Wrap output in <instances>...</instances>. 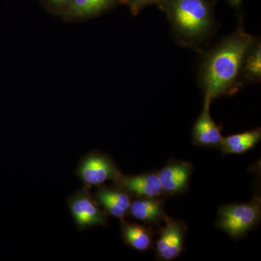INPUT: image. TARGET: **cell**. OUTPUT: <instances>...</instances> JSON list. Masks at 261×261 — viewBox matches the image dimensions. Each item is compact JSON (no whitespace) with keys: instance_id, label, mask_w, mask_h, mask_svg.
I'll use <instances>...</instances> for the list:
<instances>
[{"instance_id":"cell-1","label":"cell","mask_w":261,"mask_h":261,"mask_svg":"<svg viewBox=\"0 0 261 261\" xmlns=\"http://www.w3.org/2000/svg\"><path fill=\"white\" fill-rule=\"evenodd\" d=\"M255 42V38L240 29L207 55L200 75L205 100L211 102L236 92L245 57Z\"/></svg>"},{"instance_id":"cell-2","label":"cell","mask_w":261,"mask_h":261,"mask_svg":"<svg viewBox=\"0 0 261 261\" xmlns=\"http://www.w3.org/2000/svg\"><path fill=\"white\" fill-rule=\"evenodd\" d=\"M159 4L176 35L185 42H200L212 30V5L207 0H161Z\"/></svg>"},{"instance_id":"cell-3","label":"cell","mask_w":261,"mask_h":261,"mask_svg":"<svg viewBox=\"0 0 261 261\" xmlns=\"http://www.w3.org/2000/svg\"><path fill=\"white\" fill-rule=\"evenodd\" d=\"M261 199L254 196L246 203L223 205L218 212L216 226L232 239L241 238L260 223Z\"/></svg>"},{"instance_id":"cell-4","label":"cell","mask_w":261,"mask_h":261,"mask_svg":"<svg viewBox=\"0 0 261 261\" xmlns=\"http://www.w3.org/2000/svg\"><path fill=\"white\" fill-rule=\"evenodd\" d=\"M76 174L88 188L101 186L108 181L116 184L122 176L113 160L108 154L99 152L86 154L81 160Z\"/></svg>"},{"instance_id":"cell-5","label":"cell","mask_w":261,"mask_h":261,"mask_svg":"<svg viewBox=\"0 0 261 261\" xmlns=\"http://www.w3.org/2000/svg\"><path fill=\"white\" fill-rule=\"evenodd\" d=\"M67 203L79 231L94 226H107L108 214L100 208L88 187H84L73 193Z\"/></svg>"},{"instance_id":"cell-6","label":"cell","mask_w":261,"mask_h":261,"mask_svg":"<svg viewBox=\"0 0 261 261\" xmlns=\"http://www.w3.org/2000/svg\"><path fill=\"white\" fill-rule=\"evenodd\" d=\"M163 222L165 225L160 226V238L156 242V256L160 260H174L185 250L187 227L181 220L167 216Z\"/></svg>"},{"instance_id":"cell-7","label":"cell","mask_w":261,"mask_h":261,"mask_svg":"<svg viewBox=\"0 0 261 261\" xmlns=\"http://www.w3.org/2000/svg\"><path fill=\"white\" fill-rule=\"evenodd\" d=\"M193 166L190 162L173 160L159 171L163 195H175L188 190Z\"/></svg>"},{"instance_id":"cell-8","label":"cell","mask_w":261,"mask_h":261,"mask_svg":"<svg viewBox=\"0 0 261 261\" xmlns=\"http://www.w3.org/2000/svg\"><path fill=\"white\" fill-rule=\"evenodd\" d=\"M94 198L108 215L120 220L126 217L132 202L129 194L118 185L98 187Z\"/></svg>"},{"instance_id":"cell-9","label":"cell","mask_w":261,"mask_h":261,"mask_svg":"<svg viewBox=\"0 0 261 261\" xmlns=\"http://www.w3.org/2000/svg\"><path fill=\"white\" fill-rule=\"evenodd\" d=\"M116 185L137 198H154L163 195L158 172L145 173L135 176L122 174Z\"/></svg>"},{"instance_id":"cell-10","label":"cell","mask_w":261,"mask_h":261,"mask_svg":"<svg viewBox=\"0 0 261 261\" xmlns=\"http://www.w3.org/2000/svg\"><path fill=\"white\" fill-rule=\"evenodd\" d=\"M211 103L207 100L204 102L203 109L192 130V143L202 147L219 148L223 136L221 128L211 116Z\"/></svg>"},{"instance_id":"cell-11","label":"cell","mask_w":261,"mask_h":261,"mask_svg":"<svg viewBox=\"0 0 261 261\" xmlns=\"http://www.w3.org/2000/svg\"><path fill=\"white\" fill-rule=\"evenodd\" d=\"M128 214L133 219L146 225L158 224L166 218L164 202L159 197L137 198L130 202Z\"/></svg>"},{"instance_id":"cell-12","label":"cell","mask_w":261,"mask_h":261,"mask_svg":"<svg viewBox=\"0 0 261 261\" xmlns=\"http://www.w3.org/2000/svg\"><path fill=\"white\" fill-rule=\"evenodd\" d=\"M121 236L127 246L138 251H146L152 246L154 232L152 228L145 225L129 223L121 220Z\"/></svg>"},{"instance_id":"cell-13","label":"cell","mask_w":261,"mask_h":261,"mask_svg":"<svg viewBox=\"0 0 261 261\" xmlns=\"http://www.w3.org/2000/svg\"><path fill=\"white\" fill-rule=\"evenodd\" d=\"M261 140L260 128L223 137L219 148L224 154H240L255 147Z\"/></svg>"},{"instance_id":"cell-14","label":"cell","mask_w":261,"mask_h":261,"mask_svg":"<svg viewBox=\"0 0 261 261\" xmlns=\"http://www.w3.org/2000/svg\"><path fill=\"white\" fill-rule=\"evenodd\" d=\"M242 73L247 80L260 81L261 78V46L260 42H255L250 48L245 61Z\"/></svg>"},{"instance_id":"cell-15","label":"cell","mask_w":261,"mask_h":261,"mask_svg":"<svg viewBox=\"0 0 261 261\" xmlns=\"http://www.w3.org/2000/svg\"><path fill=\"white\" fill-rule=\"evenodd\" d=\"M113 0H72L73 12L79 15L99 13L107 8Z\"/></svg>"},{"instance_id":"cell-16","label":"cell","mask_w":261,"mask_h":261,"mask_svg":"<svg viewBox=\"0 0 261 261\" xmlns=\"http://www.w3.org/2000/svg\"><path fill=\"white\" fill-rule=\"evenodd\" d=\"M130 1L132 2L134 8L137 12L141 8L147 6V5L156 4V3L159 4L161 0H130Z\"/></svg>"},{"instance_id":"cell-17","label":"cell","mask_w":261,"mask_h":261,"mask_svg":"<svg viewBox=\"0 0 261 261\" xmlns=\"http://www.w3.org/2000/svg\"><path fill=\"white\" fill-rule=\"evenodd\" d=\"M226 1L228 2V3H230L234 8H239L243 0H226Z\"/></svg>"},{"instance_id":"cell-18","label":"cell","mask_w":261,"mask_h":261,"mask_svg":"<svg viewBox=\"0 0 261 261\" xmlns=\"http://www.w3.org/2000/svg\"><path fill=\"white\" fill-rule=\"evenodd\" d=\"M51 1L56 5H63L67 3L68 0H51Z\"/></svg>"}]
</instances>
